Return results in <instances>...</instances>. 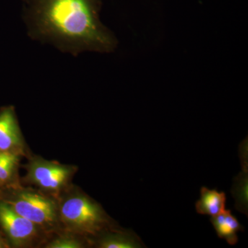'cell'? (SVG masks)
I'll list each match as a JSON object with an SVG mask.
<instances>
[{
    "mask_svg": "<svg viewBox=\"0 0 248 248\" xmlns=\"http://www.w3.org/2000/svg\"><path fill=\"white\" fill-rule=\"evenodd\" d=\"M102 7L101 0H22L29 37L75 57L117 48L115 35L101 22Z\"/></svg>",
    "mask_w": 248,
    "mask_h": 248,
    "instance_id": "1",
    "label": "cell"
},
{
    "mask_svg": "<svg viewBox=\"0 0 248 248\" xmlns=\"http://www.w3.org/2000/svg\"><path fill=\"white\" fill-rule=\"evenodd\" d=\"M58 200L62 230L86 238L91 247L92 240L99 234L120 227L100 203L73 184Z\"/></svg>",
    "mask_w": 248,
    "mask_h": 248,
    "instance_id": "2",
    "label": "cell"
},
{
    "mask_svg": "<svg viewBox=\"0 0 248 248\" xmlns=\"http://www.w3.org/2000/svg\"><path fill=\"white\" fill-rule=\"evenodd\" d=\"M0 198L9 203L16 213L40 227L48 237L61 231L56 197L20 184L0 190Z\"/></svg>",
    "mask_w": 248,
    "mask_h": 248,
    "instance_id": "3",
    "label": "cell"
},
{
    "mask_svg": "<svg viewBox=\"0 0 248 248\" xmlns=\"http://www.w3.org/2000/svg\"><path fill=\"white\" fill-rule=\"evenodd\" d=\"M27 159V164L21 166L26 170V175L20 178L21 184L35 187L57 199L73 185L72 180L79 170L74 165L49 161L32 153Z\"/></svg>",
    "mask_w": 248,
    "mask_h": 248,
    "instance_id": "4",
    "label": "cell"
},
{
    "mask_svg": "<svg viewBox=\"0 0 248 248\" xmlns=\"http://www.w3.org/2000/svg\"><path fill=\"white\" fill-rule=\"evenodd\" d=\"M0 230L10 248H42L48 235L0 198Z\"/></svg>",
    "mask_w": 248,
    "mask_h": 248,
    "instance_id": "5",
    "label": "cell"
},
{
    "mask_svg": "<svg viewBox=\"0 0 248 248\" xmlns=\"http://www.w3.org/2000/svg\"><path fill=\"white\" fill-rule=\"evenodd\" d=\"M0 152L26 158L31 153L13 106L0 108Z\"/></svg>",
    "mask_w": 248,
    "mask_h": 248,
    "instance_id": "6",
    "label": "cell"
},
{
    "mask_svg": "<svg viewBox=\"0 0 248 248\" xmlns=\"http://www.w3.org/2000/svg\"><path fill=\"white\" fill-rule=\"evenodd\" d=\"M91 248H141L146 246L132 230L118 228L104 232L91 241Z\"/></svg>",
    "mask_w": 248,
    "mask_h": 248,
    "instance_id": "7",
    "label": "cell"
},
{
    "mask_svg": "<svg viewBox=\"0 0 248 248\" xmlns=\"http://www.w3.org/2000/svg\"><path fill=\"white\" fill-rule=\"evenodd\" d=\"M210 222L216 231L217 236L220 239L226 240L231 246H234L239 241L237 232L244 231V227L241 226L231 210H225L217 216L212 217Z\"/></svg>",
    "mask_w": 248,
    "mask_h": 248,
    "instance_id": "8",
    "label": "cell"
},
{
    "mask_svg": "<svg viewBox=\"0 0 248 248\" xmlns=\"http://www.w3.org/2000/svg\"><path fill=\"white\" fill-rule=\"evenodd\" d=\"M227 197L224 192L210 190L202 187L200 190V199L195 203L196 211L203 215L215 217L226 210Z\"/></svg>",
    "mask_w": 248,
    "mask_h": 248,
    "instance_id": "9",
    "label": "cell"
},
{
    "mask_svg": "<svg viewBox=\"0 0 248 248\" xmlns=\"http://www.w3.org/2000/svg\"><path fill=\"white\" fill-rule=\"evenodd\" d=\"M22 156L0 152V190L21 184L19 169Z\"/></svg>",
    "mask_w": 248,
    "mask_h": 248,
    "instance_id": "10",
    "label": "cell"
},
{
    "mask_svg": "<svg viewBox=\"0 0 248 248\" xmlns=\"http://www.w3.org/2000/svg\"><path fill=\"white\" fill-rule=\"evenodd\" d=\"M44 248H91L89 241L83 236L70 232L61 231L50 235L45 244Z\"/></svg>",
    "mask_w": 248,
    "mask_h": 248,
    "instance_id": "11",
    "label": "cell"
},
{
    "mask_svg": "<svg viewBox=\"0 0 248 248\" xmlns=\"http://www.w3.org/2000/svg\"><path fill=\"white\" fill-rule=\"evenodd\" d=\"M248 156H244V168L235 180L233 186V197L236 201V208L248 215Z\"/></svg>",
    "mask_w": 248,
    "mask_h": 248,
    "instance_id": "12",
    "label": "cell"
},
{
    "mask_svg": "<svg viewBox=\"0 0 248 248\" xmlns=\"http://www.w3.org/2000/svg\"><path fill=\"white\" fill-rule=\"evenodd\" d=\"M0 248H10L9 243L0 230Z\"/></svg>",
    "mask_w": 248,
    "mask_h": 248,
    "instance_id": "13",
    "label": "cell"
}]
</instances>
